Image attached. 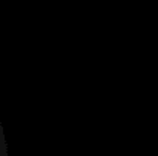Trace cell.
<instances>
[{
	"label": "cell",
	"instance_id": "cell-1",
	"mask_svg": "<svg viewBox=\"0 0 158 156\" xmlns=\"http://www.w3.org/2000/svg\"><path fill=\"white\" fill-rule=\"evenodd\" d=\"M0 156H9L8 152V141H6V133H5V127L0 122Z\"/></svg>",
	"mask_w": 158,
	"mask_h": 156
}]
</instances>
